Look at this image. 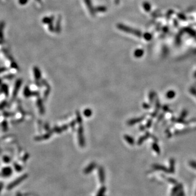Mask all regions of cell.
Here are the masks:
<instances>
[{
  "label": "cell",
  "mask_w": 196,
  "mask_h": 196,
  "mask_svg": "<svg viewBox=\"0 0 196 196\" xmlns=\"http://www.w3.org/2000/svg\"><path fill=\"white\" fill-rule=\"evenodd\" d=\"M117 28H118L120 29V31H123L126 33H130L132 34L134 36H135L137 37H141L142 36V32L138 30V29H136L132 28H131L130 27H129L128 26H126L123 25L122 23H118L117 25Z\"/></svg>",
  "instance_id": "obj_1"
},
{
  "label": "cell",
  "mask_w": 196,
  "mask_h": 196,
  "mask_svg": "<svg viewBox=\"0 0 196 196\" xmlns=\"http://www.w3.org/2000/svg\"><path fill=\"white\" fill-rule=\"evenodd\" d=\"M85 2L87 7L88 8V9L89 10L90 15L92 16H94L96 12L95 8L93 6L91 0H85Z\"/></svg>",
  "instance_id": "obj_2"
},
{
  "label": "cell",
  "mask_w": 196,
  "mask_h": 196,
  "mask_svg": "<svg viewBox=\"0 0 196 196\" xmlns=\"http://www.w3.org/2000/svg\"><path fill=\"white\" fill-rule=\"evenodd\" d=\"M107 8L105 6H98L95 8V12H106Z\"/></svg>",
  "instance_id": "obj_3"
},
{
  "label": "cell",
  "mask_w": 196,
  "mask_h": 196,
  "mask_svg": "<svg viewBox=\"0 0 196 196\" xmlns=\"http://www.w3.org/2000/svg\"><path fill=\"white\" fill-rule=\"evenodd\" d=\"M143 55V51L141 49L136 50L135 52H134V55L136 57H141V56Z\"/></svg>",
  "instance_id": "obj_4"
},
{
  "label": "cell",
  "mask_w": 196,
  "mask_h": 196,
  "mask_svg": "<svg viewBox=\"0 0 196 196\" xmlns=\"http://www.w3.org/2000/svg\"><path fill=\"white\" fill-rule=\"evenodd\" d=\"M143 7L146 12H149L150 10V6L149 3L145 2L143 3Z\"/></svg>",
  "instance_id": "obj_5"
},
{
  "label": "cell",
  "mask_w": 196,
  "mask_h": 196,
  "mask_svg": "<svg viewBox=\"0 0 196 196\" xmlns=\"http://www.w3.org/2000/svg\"><path fill=\"white\" fill-rule=\"evenodd\" d=\"M143 37L145 39L147 40V41H150V40L152 38V36H151V34L148 33H146L144 34Z\"/></svg>",
  "instance_id": "obj_6"
},
{
  "label": "cell",
  "mask_w": 196,
  "mask_h": 196,
  "mask_svg": "<svg viewBox=\"0 0 196 196\" xmlns=\"http://www.w3.org/2000/svg\"><path fill=\"white\" fill-rule=\"evenodd\" d=\"M85 114L86 115V116H89L91 114V111L89 109H87L85 112Z\"/></svg>",
  "instance_id": "obj_7"
},
{
  "label": "cell",
  "mask_w": 196,
  "mask_h": 196,
  "mask_svg": "<svg viewBox=\"0 0 196 196\" xmlns=\"http://www.w3.org/2000/svg\"><path fill=\"white\" fill-rule=\"evenodd\" d=\"M114 3L116 5L119 4L120 3V0H114Z\"/></svg>",
  "instance_id": "obj_8"
}]
</instances>
